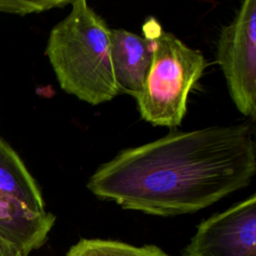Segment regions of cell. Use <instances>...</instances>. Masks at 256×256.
I'll list each match as a JSON object with an SVG mask.
<instances>
[{
  "label": "cell",
  "instance_id": "ba28073f",
  "mask_svg": "<svg viewBox=\"0 0 256 256\" xmlns=\"http://www.w3.org/2000/svg\"><path fill=\"white\" fill-rule=\"evenodd\" d=\"M66 256H170L156 245L134 246L116 240L81 239Z\"/></svg>",
  "mask_w": 256,
  "mask_h": 256
},
{
  "label": "cell",
  "instance_id": "52a82bcc",
  "mask_svg": "<svg viewBox=\"0 0 256 256\" xmlns=\"http://www.w3.org/2000/svg\"><path fill=\"white\" fill-rule=\"evenodd\" d=\"M110 57L119 91L135 98L150 68V41L125 29H110Z\"/></svg>",
  "mask_w": 256,
  "mask_h": 256
},
{
  "label": "cell",
  "instance_id": "30bf717a",
  "mask_svg": "<svg viewBox=\"0 0 256 256\" xmlns=\"http://www.w3.org/2000/svg\"><path fill=\"white\" fill-rule=\"evenodd\" d=\"M0 256H15V255L0 241Z\"/></svg>",
  "mask_w": 256,
  "mask_h": 256
},
{
  "label": "cell",
  "instance_id": "7a4b0ae2",
  "mask_svg": "<svg viewBox=\"0 0 256 256\" xmlns=\"http://www.w3.org/2000/svg\"><path fill=\"white\" fill-rule=\"evenodd\" d=\"M71 5L51 29L45 54L62 90L99 105L120 93L110 57V28L86 1Z\"/></svg>",
  "mask_w": 256,
  "mask_h": 256
},
{
  "label": "cell",
  "instance_id": "5b68a950",
  "mask_svg": "<svg viewBox=\"0 0 256 256\" xmlns=\"http://www.w3.org/2000/svg\"><path fill=\"white\" fill-rule=\"evenodd\" d=\"M217 62L236 108L256 114V1L245 0L234 20L224 26L217 41Z\"/></svg>",
  "mask_w": 256,
  "mask_h": 256
},
{
  "label": "cell",
  "instance_id": "9c48e42d",
  "mask_svg": "<svg viewBox=\"0 0 256 256\" xmlns=\"http://www.w3.org/2000/svg\"><path fill=\"white\" fill-rule=\"evenodd\" d=\"M72 1L61 0H0V12L18 14L21 16L39 13L52 8H62Z\"/></svg>",
  "mask_w": 256,
  "mask_h": 256
},
{
  "label": "cell",
  "instance_id": "6da1fadb",
  "mask_svg": "<svg viewBox=\"0 0 256 256\" xmlns=\"http://www.w3.org/2000/svg\"><path fill=\"white\" fill-rule=\"evenodd\" d=\"M253 136L247 122L170 133L120 151L98 167L87 188L127 210L157 216L194 213L251 183Z\"/></svg>",
  "mask_w": 256,
  "mask_h": 256
},
{
  "label": "cell",
  "instance_id": "3957f363",
  "mask_svg": "<svg viewBox=\"0 0 256 256\" xmlns=\"http://www.w3.org/2000/svg\"><path fill=\"white\" fill-rule=\"evenodd\" d=\"M151 43L152 59L141 92L135 97L140 116L154 126L176 127L187 110V98L200 79L207 61L199 50L164 31L150 18L143 26Z\"/></svg>",
  "mask_w": 256,
  "mask_h": 256
},
{
  "label": "cell",
  "instance_id": "8992f818",
  "mask_svg": "<svg viewBox=\"0 0 256 256\" xmlns=\"http://www.w3.org/2000/svg\"><path fill=\"white\" fill-rule=\"evenodd\" d=\"M182 256H256V195L199 223Z\"/></svg>",
  "mask_w": 256,
  "mask_h": 256
},
{
  "label": "cell",
  "instance_id": "277c9868",
  "mask_svg": "<svg viewBox=\"0 0 256 256\" xmlns=\"http://www.w3.org/2000/svg\"><path fill=\"white\" fill-rule=\"evenodd\" d=\"M55 220L23 161L0 137V241L15 256H28L46 242Z\"/></svg>",
  "mask_w": 256,
  "mask_h": 256
}]
</instances>
